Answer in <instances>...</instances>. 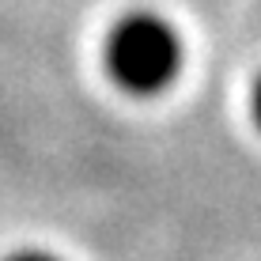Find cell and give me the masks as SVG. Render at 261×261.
Masks as SVG:
<instances>
[{"mask_svg": "<svg viewBox=\"0 0 261 261\" xmlns=\"http://www.w3.org/2000/svg\"><path fill=\"white\" fill-rule=\"evenodd\" d=\"M182 34L155 12H133L106 34V68L129 95H159L182 72Z\"/></svg>", "mask_w": 261, "mask_h": 261, "instance_id": "obj_1", "label": "cell"}, {"mask_svg": "<svg viewBox=\"0 0 261 261\" xmlns=\"http://www.w3.org/2000/svg\"><path fill=\"white\" fill-rule=\"evenodd\" d=\"M8 261H61V257L46 254V250H23V254H15V257H8Z\"/></svg>", "mask_w": 261, "mask_h": 261, "instance_id": "obj_2", "label": "cell"}, {"mask_svg": "<svg viewBox=\"0 0 261 261\" xmlns=\"http://www.w3.org/2000/svg\"><path fill=\"white\" fill-rule=\"evenodd\" d=\"M254 121L261 125V80L254 84Z\"/></svg>", "mask_w": 261, "mask_h": 261, "instance_id": "obj_3", "label": "cell"}]
</instances>
